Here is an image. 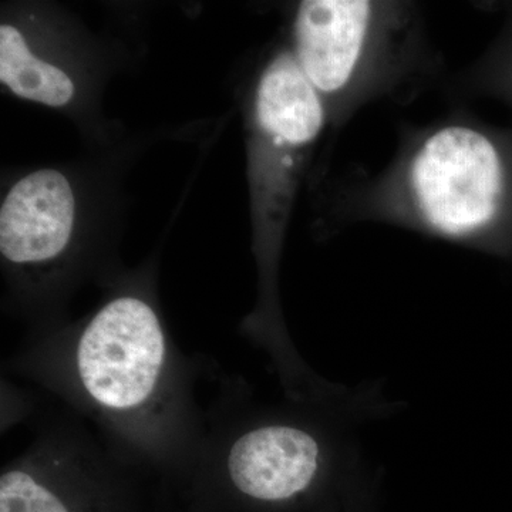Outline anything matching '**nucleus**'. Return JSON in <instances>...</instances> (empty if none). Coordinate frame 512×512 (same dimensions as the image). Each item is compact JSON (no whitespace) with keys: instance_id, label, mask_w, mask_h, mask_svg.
Here are the masks:
<instances>
[{"instance_id":"f257e3e1","label":"nucleus","mask_w":512,"mask_h":512,"mask_svg":"<svg viewBox=\"0 0 512 512\" xmlns=\"http://www.w3.org/2000/svg\"><path fill=\"white\" fill-rule=\"evenodd\" d=\"M6 367L53 394L171 494L183 483L205 429L197 367L144 296H114L82 325L20 348Z\"/></svg>"},{"instance_id":"f03ea898","label":"nucleus","mask_w":512,"mask_h":512,"mask_svg":"<svg viewBox=\"0 0 512 512\" xmlns=\"http://www.w3.org/2000/svg\"><path fill=\"white\" fill-rule=\"evenodd\" d=\"M325 448L291 420L249 421L220 394L174 498L183 512H296L319 490Z\"/></svg>"},{"instance_id":"7ed1b4c3","label":"nucleus","mask_w":512,"mask_h":512,"mask_svg":"<svg viewBox=\"0 0 512 512\" xmlns=\"http://www.w3.org/2000/svg\"><path fill=\"white\" fill-rule=\"evenodd\" d=\"M173 501L66 407L0 471V512H164Z\"/></svg>"},{"instance_id":"20e7f679","label":"nucleus","mask_w":512,"mask_h":512,"mask_svg":"<svg viewBox=\"0 0 512 512\" xmlns=\"http://www.w3.org/2000/svg\"><path fill=\"white\" fill-rule=\"evenodd\" d=\"M409 187L417 212L434 231L481 234L510 215L511 158L478 128L441 127L414 151Z\"/></svg>"},{"instance_id":"39448f33","label":"nucleus","mask_w":512,"mask_h":512,"mask_svg":"<svg viewBox=\"0 0 512 512\" xmlns=\"http://www.w3.org/2000/svg\"><path fill=\"white\" fill-rule=\"evenodd\" d=\"M74 195L56 170L26 175L0 210V252L16 269H40L62 258L74 227Z\"/></svg>"},{"instance_id":"423d86ee","label":"nucleus","mask_w":512,"mask_h":512,"mask_svg":"<svg viewBox=\"0 0 512 512\" xmlns=\"http://www.w3.org/2000/svg\"><path fill=\"white\" fill-rule=\"evenodd\" d=\"M373 3L363 0H306L295 20L296 60L322 94L342 92L355 79L370 33Z\"/></svg>"},{"instance_id":"0eeeda50","label":"nucleus","mask_w":512,"mask_h":512,"mask_svg":"<svg viewBox=\"0 0 512 512\" xmlns=\"http://www.w3.org/2000/svg\"><path fill=\"white\" fill-rule=\"evenodd\" d=\"M322 96L292 56L276 57L259 80L256 121L265 136L306 147L325 126Z\"/></svg>"},{"instance_id":"6e6552de","label":"nucleus","mask_w":512,"mask_h":512,"mask_svg":"<svg viewBox=\"0 0 512 512\" xmlns=\"http://www.w3.org/2000/svg\"><path fill=\"white\" fill-rule=\"evenodd\" d=\"M0 80L16 96L50 107L66 106L74 94L70 77L37 59L22 33L10 25L0 26Z\"/></svg>"},{"instance_id":"1a4fd4ad","label":"nucleus","mask_w":512,"mask_h":512,"mask_svg":"<svg viewBox=\"0 0 512 512\" xmlns=\"http://www.w3.org/2000/svg\"><path fill=\"white\" fill-rule=\"evenodd\" d=\"M164 512H183L180 507H178L177 503L171 504L170 507L167 508Z\"/></svg>"}]
</instances>
